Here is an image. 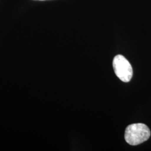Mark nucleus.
<instances>
[{
	"label": "nucleus",
	"mask_w": 151,
	"mask_h": 151,
	"mask_svg": "<svg viewBox=\"0 0 151 151\" xmlns=\"http://www.w3.org/2000/svg\"><path fill=\"white\" fill-rule=\"evenodd\" d=\"M151 131L146 124L136 123L129 125L125 132V139L132 146H136L148 140Z\"/></svg>",
	"instance_id": "1"
},
{
	"label": "nucleus",
	"mask_w": 151,
	"mask_h": 151,
	"mask_svg": "<svg viewBox=\"0 0 151 151\" xmlns=\"http://www.w3.org/2000/svg\"><path fill=\"white\" fill-rule=\"evenodd\" d=\"M114 70L121 81L129 82L133 76V69L129 61L122 55H117L114 58Z\"/></svg>",
	"instance_id": "2"
},
{
	"label": "nucleus",
	"mask_w": 151,
	"mask_h": 151,
	"mask_svg": "<svg viewBox=\"0 0 151 151\" xmlns=\"http://www.w3.org/2000/svg\"><path fill=\"white\" fill-rule=\"evenodd\" d=\"M40 1H44V0H40Z\"/></svg>",
	"instance_id": "3"
}]
</instances>
